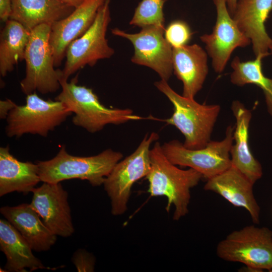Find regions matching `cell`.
<instances>
[{"mask_svg": "<svg viewBox=\"0 0 272 272\" xmlns=\"http://www.w3.org/2000/svg\"><path fill=\"white\" fill-rule=\"evenodd\" d=\"M150 159L151 170L146 177L149 182L148 191L153 197L165 196L167 212L174 206L173 219L178 221L188 213L190 189L198 184L203 176L193 169H181L172 163L158 141L151 149Z\"/></svg>", "mask_w": 272, "mask_h": 272, "instance_id": "6da1fadb", "label": "cell"}, {"mask_svg": "<svg viewBox=\"0 0 272 272\" xmlns=\"http://www.w3.org/2000/svg\"><path fill=\"white\" fill-rule=\"evenodd\" d=\"M154 85L173 106L172 115L163 121L174 126L183 134V144L185 148L198 149L206 147L211 141V133L221 110L220 105L200 104L194 98L180 95L168 82L162 80L155 82Z\"/></svg>", "mask_w": 272, "mask_h": 272, "instance_id": "7a4b0ae2", "label": "cell"}, {"mask_svg": "<svg viewBox=\"0 0 272 272\" xmlns=\"http://www.w3.org/2000/svg\"><path fill=\"white\" fill-rule=\"evenodd\" d=\"M122 158L121 152L111 149L94 156H73L62 146L54 157L36 163L40 180L43 182L58 183L79 179L87 180L93 186H99L103 184L106 177Z\"/></svg>", "mask_w": 272, "mask_h": 272, "instance_id": "3957f363", "label": "cell"}, {"mask_svg": "<svg viewBox=\"0 0 272 272\" xmlns=\"http://www.w3.org/2000/svg\"><path fill=\"white\" fill-rule=\"evenodd\" d=\"M61 92L55 100L62 102L74 113L73 123L88 132L101 130L108 124L119 125L144 118L134 115L129 108H111L102 104L92 89L77 85L78 76L71 82L60 81Z\"/></svg>", "mask_w": 272, "mask_h": 272, "instance_id": "277c9868", "label": "cell"}, {"mask_svg": "<svg viewBox=\"0 0 272 272\" xmlns=\"http://www.w3.org/2000/svg\"><path fill=\"white\" fill-rule=\"evenodd\" d=\"M51 25H40L31 31L24 60L26 75L20 83L26 95L36 91L45 94L61 87L62 70L54 69V59L49 43Z\"/></svg>", "mask_w": 272, "mask_h": 272, "instance_id": "5b68a950", "label": "cell"}, {"mask_svg": "<svg viewBox=\"0 0 272 272\" xmlns=\"http://www.w3.org/2000/svg\"><path fill=\"white\" fill-rule=\"evenodd\" d=\"M159 138L155 132L147 133L136 150L119 161L105 178L103 185L110 200L112 215L120 216L127 211L133 185L150 171L151 146Z\"/></svg>", "mask_w": 272, "mask_h": 272, "instance_id": "8992f818", "label": "cell"}, {"mask_svg": "<svg viewBox=\"0 0 272 272\" xmlns=\"http://www.w3.org/2000/svg\"><path fill=\"white\" fill-rule=\"evenodd\" d=\"M72 113L62 102L45 100L35 92L27 95L25 105H17L10 111L6 133L10 138L27 133L46 137Z\"/></svg>", "mask_w": 272, "mask_h": 272, "instance_id": "52a82bcc", "label": "cell"}, {"mask_svg": "<svg viewBox=\"0 0 272 272\" xmlns=\"http://www.w3.org/2000/svg\"><path fill=\"white\" fill-rule=\"evenodd\" d=\"M216 253L225 261L243 263L253 270L272 271V232L266 227L245 226L220 241Z\"/></svg>", "mask_w": 272, "mask_h": 272, "instance_id": "ba28073f", "label": "cell"}, {"mask_svg": "<svg viewBox=\"0 0 272 272\" xmlns=\"http://www.w3.org/2000/svg\"><path fill=\"white\" fill-rule=\"evenodd\" d=\"M234 127L229 125L225 137L220 141H210L198 149H189L174 140L162 145L166 157L173 164L188 167L199 172L207 179L231 166L230 151L234 141Z\"/></svg>", "mask_w": 272, "mask_h": 272, "instance_id": "9c48e42d", "label": "cell"}, {"mask_svg": "<svg viewBox=\"0 0 272 272\" xmlns=\"http://www.w3.org/2000/svg\"><path fill=\"white\" fill-rule=\"evenodd\" d=\"M106 0L88 30L68 46L61 79L68 78L86 65L93 66L101 59L110 58L114 50L109 46L106 32L111 21L109 3Z\"/></svg>", "mask_w": 272, "mask_h": 272, "instance_id": "30bf717a", "label": "cell"}, {"mask_svg": "<svg viewBox=\"0 0 272 272\" xmlns=\"http://www.w3.org/2000/svg\"><path fill=\"white\" fill-rule=\"evenodd\" d=\"M136 33H129L115 28L113 35L128 40L134 48L131 61L147 66L156 72L161 80L168 82L173 70V47L165 38V28L150 25L141 28Z\"/></svg>", "mask_w": 272, "mask_h": 272, "instance_id": "8fae6325", "label": "cell"}, {"mask_svg": "<svg viewBox=\"0 0 272 272\" xmlns=\"http://www.w3.org/2000/svg\"><path fill=\"white\" fill-rule=\"evenodd\" d=\"M217 17L213 31L200 37L211 58L215 72L221 73L234 50L245 47L251 41L239 29L228 10L226 0H213Z\"/></svg>", "mask_w": 272, "mask_h": 272, "instance_id": "7c38bea8", "label": "cell"}, {"mask_svg": "<svg viewBox=\"0 0 272 272\" xmlns=\"http://www.w3.org/2000/svg\"><path fill=\"white\" fill-rule=\"evenodd\" d=\"M31 206L44 224L57 236L69 237L75 229L68 202V193L60 182H43L33 191Z\"/></svg>", "mask_w": 272, "mask_h": 272, "instance_id": "4fadbf2b", "label": "cell"}, {"mask_svg": "<svg viewBox=\"0 0 272 272\" xmlns=\"http://www.w3.org/2000/svg\"><path fill=\"white\" fill-rule=\"evenodd\" d=\"M106 0H85L67 17L51 25L49 43L55 67L60 66L69 45L93 23Z\"/></svg>", "mask_w": 272, "mask_h": 272, "instance_id": "5bb4252c", "label": "cell"}, {"mask_svg": "<svg viewBox=\"0 0 272 272\" xmlns=\"http://www.w3.org/2000/svg\"><path fill=\"white\" fill-rule=\"evenodd\" d=\"M272 10V0H238L232 17L241 32L250 39L255 57L269 54L271 39L265 23Z\"/></svg>", "mask_w": 272, "mask_h": 272, "instance_id": "9a60e30c", "label": "cell"}, {"mask_svg": "<svg viewBox=\"0 0 272 272\" xmlns=\"http://www.w3.org/2000/svg\"><path fill=\"white\" fill-rule=\"evenodd\" d=\"M253 184L233 166L211 178L204 185L205 190L214 192L236 207L246 210L253 222H259L260 208L253 192Z\"/></svg>", "mask_w": 272, "mask_h": 272, "instance_id": "2e32d148", "label": "cell"}, {"mask_svg": "<svg viewBox=\"0 0 272 272\" xmlns=\"http://www.w3.org/2000/svg\"><path fill=\"white\" fill-rule=\"evenodd\" d=\"M173 72L183 84V96L194 98L208 74V53L197 44L173 48Z\"/></svg>", "mask_w": 272, "mask_h": 272, "instance_id": "e0dca14e", "label": "cell"}, {"mask_svg": "<svg viewBox=\"0 0 272 272\" xmlns=\"http://www.w3.org/2000/svg\"><path fill=\"white\" fill-rule=\"evenodd\" d=\"M231 110L236 120L233 133L234 144L230 151L231 166L254 184L262 177V169L252 154L249 145L251 113L238 100L232 102Z\"/></svg>", "mask_w": 272, "mask_h": 272, "instance_id": "ac0fdd59", "label": "cell"}, {"mask_svg": "<svg viewBox=\"0 0 272 272\" xmlns=\"http://www.w3.org/2000/svg\"><path fill=\"white\" fill-rule=\"evenodd\" d=\"M0 212L20 233L33 250L46 251L55 243L57 235L44 224L30 204L4 206Z\"/></svg>", "mask_w": 272, "mask_h": 272, "instance_id": "d6986e66", "label": "cell"}, {"mask_svg": "<svg viewBox=\"0 0 272 272\" xmlns=\"http://www.w3.org/2000/svg\"><path fill=\"white\" fill-rule=\"evenodd\" d=\"M41 181L37 164L22 162L13 156L9 146L0 148V196L17 191L32 192Z\"/></svg>", "mask_w": 272, "mask_h": 272, "instance_id": "ffe728a7", "label": "cell"}, {"mask_svg": "<svg viewBox=\"0 0 272 272\" xmlns=\"http://www.w3.org/2000/svg\"><path fill=\"white\" fill-rule=\"evenodd\" d=\"M0 250L7 259L6 271L26 272L46 267L32 253V249L20 233L7 220H0Z\"/></svg>", "mask_w": 272, "mask_h": 272, "instance_id": "44dd1931", "label": "cell"}, {"mask_svg": "<svg viewBox=\"0 0 272 272\" xmlns=\"http://www.w3.org/2000/svg\"><path fill=\"white\" fill-rule=\"evenodd\" d=\"M10 19L15 20L29 31L44 24L52 25L69 15L75 8L58 0H12Z\"/></svg>", "mask_w": 272, "mask_h": 272, "instance_id": "7402d4cb", "label": "cell"}, {"mask_svg": "<svg viewBox=\"0 0 272 272\" xmlns=\"http://www.w3.org/2000/svg\"><path fill=\"white\" fill-rule=\"evenodd\" d=\"M31 31L18 22L9 19L1 33L0 74L2 77L12 72L24 60Z\"/></svg>", "mask_w": 272, "mask_h": 272, "instance_id": "603a6c76", "label": "cell"}, {"mask_svg": "<svg viewBox=\"0 0 272 272\" xmlns=\"http://www.w3.org/2000/svg\"><path fill=\"white\" fill-rule=\"evenodd\" d=\"M265 56L258 55L253 60L243 61L235 56L231 62L233 70L230 75L231 83L238 86L254 84L263 92L267 109L272 116V78L263 73L262 60Z\"/></svg>", "mask_w": 272, "mask_h": 272, "instance_id": "cb8c5ba5", "label": "cell"}, {"mask_svg": "<svg viewBox=\"0 0 272 272\" xmlns=\"http://www.w3.org/2000/svg\"><path fill=\"white\" fill-rule=\"evenodd\" d=\"M166 0H142L135 9L129 24L143 27L154 25L165 28L163 7Z\"/></svg>", "mask_w": 272, "mask_h": 272, "instance_id": "d4e9b609", "label": "cell"}, {"mask_svg": "<svg viewBox=\"0 0 272 272\" xmlns=\"http://www.w3.org/2000/svg\"><path fill=\"white\" fill-rule=\"evenodd\" d=\"M192 35L189 26L182 20L172 22L164 31L165 38L173 48L187 44Z\"/></svg>", "mask_w": 272, "mask_h": 272, "instance_id": "484cf974", "label": "cell"}, {"mask_svg": "<svg viewBox=\"0 0 272 272\" xmlns=\"http://www.w3.org/2000/svg\"><path fill=\"white\" fill-rule=\"evenodd\" d=\"M72 260L78 271L92 272L94 271L95 258L93 254L85 249L77 250L74 253Z\"/></svg>", "mask_w": 272, "mask_h": 272, "instance_id": "4316f807", "label": "cell"}, {"mask_svg": "<svg viewBox=\"0 0 272 272\" xmlns=\"http://www.w3.org/2000/svg\"><path fill=\"white\" fill-rule=\"evenodd\" d=\"M12 11V0H0V18L6 22L10 19Z\"/></svg>", "mask_w": 272, "mask_h": 272, "instance_id": "83f0119b", "label": "cell"}, {"mask_svg": "<svg viewBox=\"0 0 272 272\" xmlns=\"http://www.w3.org/2000/svg\"><path fill=\"white\" fill-rule=\"evenodd\" d=\"M17 104L10 99L0 101V117L1 119H6L10 111Z\"/></svg>", "mask_w": 272, "mask_h": 272, "instance_id": "f1b7e54d", "label": "cell"}, {"mask_svg": "<svg viewBox=\"0 0 272 272\" xmlns=\"http://www.w3.org/2000/svg\"><path fill=\"white\" fill-rule=\"evenodd\" d=\"M62 3L73 7L77 8L80 6L85 0H58Z\"/></svg>", "mask_w": 272, "mask_h": 272, "instance_id": "f546056e", "label": "cell"}, {"mask_svg": "<svg viewBox=\"0 0 272 272\" xmlns=\"http://www.w3.org/2000/svg\"><path fill=\"white\" fill-rule=\"evenodd\" d=\"M238 0H226L227 6L231 16L233 14Z\"/></svg>", "mask_w": 272, "mask_h": 272, "instance_id": "4dcf8cb0", "label": "cell"}, {"mask_svg": "<svg viewBox=\"0 0 272 272\" xmlns=\"http://www.w3.org/2000/svg\"><path fill=\"white\" fill-rule=\"evenodd\" d=\"M269 50L270 51L271 53L272 54V39L270 42L269 45Z\"/></svg>", "mask_w": 272, "mask_h": 272, "instance_id": "1f68e13d", "label": "cell"}]
</instances>
